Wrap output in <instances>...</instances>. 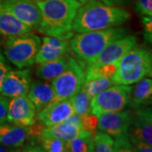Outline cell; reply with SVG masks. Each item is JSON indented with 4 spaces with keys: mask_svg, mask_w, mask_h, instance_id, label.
Instances as JSON below:
<instances>
[{
    "mask_svg": "<svg viewBox=\"0 0 152 152\" xmlns=\"http://www.w3.org/2000/svg\"><path fill=\"white\" fill-rule=\"evenodd\" d=\"M75 114V110L71 103L70 98L50 104L37 113V120L43 127H51Z\"/></svg>",
    "mask_w": 152,
    "mask_h": 152,
    "instance_id": "13",
    "label": "cell"
},
{
    "mask_svg": "<svg viewBox=\"0 0 152 152\" xmlns=\"http://www.w3.org/2000/svg\"><path fill=\"white\" fill-rule=\"evenodd\" d=\"M118 63L94 64H89L86 69H85V80H89L96 78H112L118 69Z\"/></svg>",
    "mask_w": 152,
    "mask_h": 152,
    "instance_id": "23",
    "label": "cell"
},
{
    "mask_svg": "<svg viewBox=\"0 0 152 152\" xmlns=\"http://www.w3.org/2000/svg\"><path fill=\"white\" fill-rule=\"evenodd\" d=\"M136 45L137 38L134 36L126 35L109 44L92 64H104L118 63V61Z\"/></svg>",
    "mask_w": 152,
    "mask_h": 152,
    "instance_id": "14",
    "label": "cell"
},
{
    "mask_svg": "<svg viewBox=\"0 0 152 152\" xmlns=\"http://www.w3.org/2000/svg\"><path fill=\"white\" fill-rule=\"evenodd\" d=\"M41 42L40 37L31 32L8 37L4 44V55L18 69L31 67L35 64Z\"/></svg>",
    "mask_w": 152,
    "mask_h": 152,
    "instance_id": "5",
    "label": "cell"
},
{
    "mask_svg": "<svg viewBox=\"0 0 152 152\" xmlns=\"http://www.w3.org/2000/svg\"><path fill=\"white\" fill-rule=\"evenodd\" d=\"M28 26L19 20L11 13L0 7V35L5 37L31 32Z\"/></svg>",
    "mask_w": 152,
    "mask_h": 152,
    "instance_id": "20",
    "label": "cell"
},
{
    "mask_svg": "<svg viewBox=\"0 0 152 152\" xmlns=\"http://www.w3.org/2000/svg\"><path fill=\"white\" fill-rule=\"evenodd\" d=\"M133 87L131 85H113L91 99V113L102 114L124 110L129 106Z\"/></svg>",
    "mask_w": 152,
    "mask_h": 152,
    "instance_id": "6",
    "label": "cell"
},
{
    "mask_svg": "<svg viewBox=\"0 0 152 152\" xmlns=\"http://www.w3.org/2000/svg\"><path fill=\"white\" fill-rule=\"evenodd\" d=\"M131 111H118L102 114L97 118L98 130L102 131L113 138L126 135L133 120Z\"/></svg>",
    "mask_w": 152,
    "mask_h": 152,
    "instance_id": "10",
    "label": "cell"
},
{
    "mask_svg": "<svg viewBox=\"0 0 152 152\" xmlns=\"http://www.w3.org/2000/svg\"><path fill=\"white\" fill-rule=\"evenodd\" d=\"M36 3L41 10L37 31L67 41L75 35L73 22L81 5L78 0H42Z\"/></svg>",
    "mask_w": 152,
    "mask_h": 152,
    "instance_id": "2",
    "label": "cell"
},
{
    "mask_svg": "<svg viewBox=\"0 0 152 152\" xmlns=\"http://www.w3.org/2000/svg\"><path fill=\"white\" fill-rule=\"evenodd\" d=\"M115 85L112 78H96L89 80H85L82 87L91 98L95 96L102 91L107 89L108 87Z\"/></svg>",
    "mask_w": 152,
    "mask_h": 152,
    "instance_id": "25",
    "label": "cell"
},
{
    "mask_svg": "<svg viewBox=\"0 0 152 152\" xmlns=\"http://www.w3.org/2000/svg\"><path fill=\"white\" fill-rule=\"evenodd\" d=\"M26 95L35 106L37 113H38L52 102L54 97V91L52 83L37 80L31 81Z\"/></svg>",
    "mask_w": 152,
    "mask_h": 152,
    "instance_id": "18",
    "label": "cell"
},
{
    "mask_svg": "<svg viewBox=\"0 0 152 152\" xmlns=\"http://www.w3.org/2000/svg\"><path fill=\"white\" fill-rule=\"evenodd\" d=\"M93 146L96 152H114V138L102 131H96L93 134Z\"/></svg>",
    "mask_w": 152,
    "mask_h": 152,
    "instance_id": "26",
    "label": "cell"
},
{
    "mask_svg": "<svg viewBox=\"0 0 152 152\" xmlns=\"http://www.w3.org/2000/svg\"><path fill=\"white\" fill-rule=\"evenodd\" d=\"M91 99L86 92L84 88L81 87L78 92L75 94L70 97L71 103L75 110V113L81 115V116H87L91 113Z\"/></svg>",
    "mask_w": 152,
    "mask_h": 152,
    "instance_id": "24",
    "label": "cell"
},
{
    "mask_svg": "<svg viewBox=\"0 0 152 152\" xmlns=\"http://www.w3.org/2000/svg\"><path fill=\"white\" fill-rule=\"evenodd\" d=\"M152 80L151 78H144L136 83L131 93L129 107L134 110L146 107L151 99Z\"/></svg>",
    "mask_w": 152,
    "mask_h": 152,
    "instance_id": "21",
    "label": "cell"
},
{
    "mask_svg": "<svg viewBox=\"0 0 152 152\" xmlns=\"http://www.w3.org/2000/svg\"><path fill=\"white\" fill-rule=\"evenodd\" d=\"M128 34V29L120 27L77 33L70 38L69 48L81 59L92 64L109 44Z\"/></svg>",
    "mask_w": 152,
    "mask_h": 152,
    "instance_id": "3",
    "label": "cell"
},
{
    "mask_svg": "<svg viewBox=\"0 0 152 152\" xmlns=\"http://www.w3.org/2000/svg\"><path fill=\"white\" fill-rule=\"evenodd\" d=\"M135 10L143 16H152V0H136Z\"/></svg>",
    "mask_w": 152,
    "mask_h": 152,
    "instance_id": "29",
    "label": "cell"
},
{
    "mask_svg": "<svg viewBox=\"0 0 152 152\" xmlns=\"http://www.w3.org/2000/svg\"><path fill=\"white\" fill-rule=\"evenodd\" d=\"M114 141H115V151H134V148L129 138V134L126 135L114 138Z\"/></svg>",
    "mask_w": 152,
    "mask_h": 152,
    "instance_id": "28",
    "label": "cell"
},
{
    "mask_svg": "<svg viewBox=\"0 0 152 152\" xmlns=\"http://www.w3.org/2000/svg\"><path fill=\"white\" fill-rule=\"evenodd\" d=\"M93 132L82 129L80 134L67 142V151L69 152H92Z\"/></svg>",
    "mask_w": 152,
    "mask_h": 152,
    "instance_id": "22",
    "label": "cell"
},
{
    "mask_svg": "<svg viewBox=\"0 0 152 152\" xmlns=\"http://www.w3.org/2000/svg\"><path fill=\"white\" fill-rule=\"evenodd\" d=\"M10 98L0 94V124L7 122V112Z\"/></svg>",
    "mask_w": 152,
    "mask_h": 152,
    "instance_id": "32",
    "label": "cell"
},
{
    "mask_svg": "<svg viewBox=\"0 0 152 152\" xmlns=\"http://www.w3.org/2000/svg\"><path fill=\"white\" fill-rule=\"evenodd\" d=\"M40 143H41V146H42V151H67V142L63 140L58 139V138L40 135Z\"/></svg>",
    "mask_w": 152,
    "mask_h": 152,
    "instance_id": "27",
    "label": "cell"
},
{
    "mask_svg": "<svg viewBox=\"0 0 152 152\" xmlns=\"http://www.w3.org/2000/svg\"><path fill=\"white\" fill-rule=\"evenodd\" d=\"M31 134V127L6 122L0 124V143L10 149L22 146Z\"/></svg>",
    "mask_w": 152,
    "mask_h": 152,
    "instance_id": "17",
    "label": "cell"
},
{
    "mask_svg": "<svg viewBox=\"0 0 152 152\" xmlns=\"http://www.w3.org/2000/svg\"><path fill=\"white\" fill-rule=\"evenodd\" d=\"M0 7L11 13L31 30L38 31L41 24V10L33 0H5Z\"/></svg>",
    "mask_w": 152,
    "mask_h": 152,
    "instance_id": "8",
    "label": "cell"
},
{
    "mask_svg": "<svg viewBox=\"0 0 152 152\" xmlns=\"http://www.w3.org/2000/svg\"><path fill=\"white\" fill-rule=\"evenodd\" d=\"M86 117V116L73 114L69 118L58 124L51 127H44L39 134L58 138L66 142L70 141L80 134L82 129H85Z\"/></svg>",
    "mask_w": 152,
    "mask_h": 152,
    "instance_id": "12",
    "label": "cell"
},
{
    "mask_svg": "<svg viewBox=\"0 0 152 152\" xmlns=\"http://www.w3.org/2000/svg\"><path fill=\"white\" fill-rule=\"evenodd\" d=\"M2 1H5V0H0V2H2Z\"/></svg>",
    "mask_w": 152,
    "mask_h": 152,
    "instance_id": "37",
    "label": "cell"
},
{
    "mask_svg": "<svg viewBox=\"0 0 152 152\" xmlns=\"http://www.w3.org/2000/svg\"><path fill=\"white\" fill-rule=\"evenodd\" d=\"M152 58L146 48L134 46L118 61L112 80L115 85H133L151 75Z\"/></svg>",
    "mask_w": 152,
    "mask_h": 152,
    "instance_id": "4",
    "label": "cell"
},
{
    "mask_svg": "<svg viewBox=\"0 0 152 152\" xmlns=\"http://www.w3.org/2000/svg\"><path fill=\"white\" fill-rule=\"evenodd\" d=\"M143 23V34L144 38L145 39L147 42L151 43L152 42V17L151 16H143L142 18Z\"/></svg>",
    "mask_w": 152,
    "mask_h": 152,
    "instance_id": "31",
    "label": "cell"
},
{
    "mask_svg": "<svg viewBox=\"0 0 152 152\" xmlns=\"http://www.w3.org/2000/svg\"><path fill=\"white\" fill-rule=\"evenodd\" d=\"M33 1H35V2H37V1H42V0H33Z\"/></svg>",
    "mask_w": 152,
    "mask_h": 152,
    "instance_id": "36",
    "label": "cell"
},
{
    "mask_svg": "<svg viewBox=\"0 0 152 152\" xmlns=\"http://www.w3.org/2000/svg\"><path fill=\"white\" fill-rule=\"evenodd\" d=\"M85 81V69L79 61L69 56L64 72L52 81L54 97L50 104L69 99L78 92ZM49 104V105H50Z\"/></svg>",
    "mask_w": 152,
    "mask_h": 152,
    "instance_id": "7",
    "label": "cell"
},
{
    "mask_svg": "<svg viewBox=\"0 0 152 152\" xmlns=\"http://www.w3.org/2000/svg\"><path fill=\"white\" fill-rule=\"evenodd\" d=\"M31 81V70L30 69H10L3 80L0 94L10 99L26 95Z\"/></svg>",
    "mask_w": 152,
    "mask_h": 152,
    "instance_id": "11",
    "label": "cell"
},
{
    "mask_svg": "<svg viewBox=\"0 0 152 152\" xmlns=\"http://www.w3.org/2000/svg\"><path fill=\"white\" fill-rule=\"evenodd\" d=\"M10 69V66L8 64L7 59L4 57V55L0 52V87H1L2 82H3V80L5 76L6 73Z\"/></svg>",
    "mask_w": 152,
    "mask_h": 152,
    "instance_id": "33",
    "label": "cell"
},
{
    "mask_svg": "<svg viewBox=\"0 0 152 152\" xmlns=\"http://www.w3.org/2000/svg\"><path fill=\"white\" fill-rule=\"evenodd\" d=\"M13 151H14L13 149H10V148H9V147L5 146V145H2V144L0 143V152Z\"/></svg>",
    "mask_w": 152,
    "mask_h": 152,
    "instance_id": "35",
    "label": "cell"
},
{
    "mask_svg": "<svg viewBox=\"0 0 152 152\" xmlns=\"http://www.w3.org/2000/svg\"><path fill=\"white\" fill-rule=\"evenodd\" d=\"M69 48V43L67 42V40L49 36L45 37L41 42V45L35 58V63L41 64L57 58L65 54Z\"/></svg>",
    "mask_w": 152,
    "mask_h": 152,
    "instance_id": "16",
    "label": "cell"
},
{
    "mask_svg": "<svg viewBox=\"0 0 152 152\" xmlns=\"http://www.w3.org/2000/svg\"><path fill=\"white\" fill-rule=\"evenodd\" d=\"M78 1L82 4H85L91 0H78ZM96 1H100L103 4H108V5L120 6V7L129 5L131 3V0H96Z\"/></svg>",
    "mask_w": 152,
    "mask_h": 152,
    "instance_id": "34",
    "label": "cell"
},
{
    "mask_svg": "<svg viewBox=\"0 0 152 152\" xmlns=\"http://www.w3.org/2000/svg\"><path fill=\"white\" fill-rule=\"evenodd\" d=\"M129 134L152 145L151 108L145 107L135 110L129 129Z\"/></svg>",
    "mask_w": 152,
    "mask_h": 152,
    "instance_id": "15",
    "label": "cell"
},
{
    "mask_svg": "<svg viewBox=\"0 0 152 152\" xmlns=\"http://www.w3.org/2000/svg\"><path fill=\"white\" fill-rule=\"evenodd\" d=\"M69 56L64 54L54 59L38 64L35 75L40 80L52 82L59 76L69 64Z\"/></svg>",
    "mask_w": 152,
    "mask_h": 152,
    "instance_id": "19",
    "label": "cell"
},
{
    "mask_svg": "<svg viewBox=\"0 0 152 152\" xmlns=\"http://www.w3.org/2000/svg\"><path fill=\"white\" fill-rule=\"evenodd\" d=\"M129 134V133H128ZM129 138L130 140L131 144L134 148V151L139 152H151L152 151V145L147 144L146 142L143 141L141 140L135 138L134 136L129 134Z\"/></svg>",
    "mask_w": 152,
    "mask_h": 152,
    "instance_id": "30",
    "label": "cell"
},
{
    "mask_svg": "<svg viewBox=\"0 0 152 152\" xmlns=\"http://www.w3.org/2000/svg\"><path fill=\"white\" fill-rule=\"evenodd\" d=\"M130 19V13L120 6L108 5L91 0L78 9L73 22L74 32L82 33L123 26Z\"/></svg>",
    "mask_w": 152,
    "mask_h": 152,
    "instance_id": "1",
    "label": "cell"
},
{
    "mask_svg": "<svg viewBox=\"0 0 152 152\" xmlns=\"http://www.w3.org/2000/svg\"><path fill=\"white\" fill-rule=\"evenodd\" d=\"M37 117V109L26 95L10 99L7 112L8 123L31 127L36 124Z\"/></svg>",
    "mask_w": 152,
    "mask_h": 152,
    "instance_id": "9",
    "label": "cell"
}]
</instances>
